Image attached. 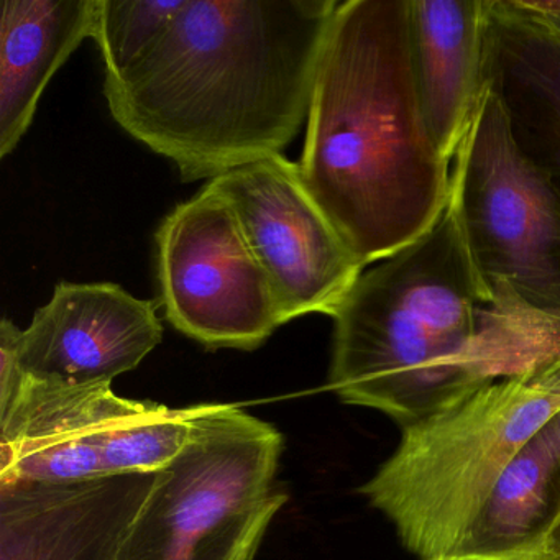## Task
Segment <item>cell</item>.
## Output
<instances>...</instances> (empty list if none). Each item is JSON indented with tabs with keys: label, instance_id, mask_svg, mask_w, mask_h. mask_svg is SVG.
<instances>
[{
	"label": "cell",
	"instance_id": "1",
	"mask_svg": "<svg viewBox=\"0 0 560 560\" xmlns=\"http://www.w3.org/2000/svg\"><path fill=\"white\" fill-rule=\"evenodd\" d=\"M339 0H183L159 40L104 81L110 116L185 183L281 155L307 120Z\"/></svg>",
	"mask_w": 560,
	"mask_h": 560
},
{
	"label": "cell",
	"instance_id": "2",
	"mask_svg": "<svg viewBox=\"0 0 560 560\" xmlns=\"http://www.w3.org/2000/svg\"><path fill=\"white\" fill-rule=\"evenodd\" d=\"M329 386L401 428L560 357V323L491 296L451 208L363 270L334 314Z\"/></svg>",
	"mask_w": 560,
	"mask_h": 560
},
{
	"label": "cell",
	"instance_id": "3",
	"mask_svg": "<svg viewBox=\"0 0 560 560\" xmlns=\"http://www.w3.org/2000/svg\"><path fill=\"white\" fill-rule=\"evenodd\" d=\"M300 165L363 267L415 242L451 198L419 100L409 0H343L324 40Z\"/></svg>",
	"mask_w": 560,
	"mask_h": 560
},
{
	"label": "cell",
	"instance_id": "4",
	"mask_svg": "<svg viewBox=\"0 0 560 560\" xmlns=\"http://www.w3.org/2000/svg\"><path fill=\"white\" fill-rule=\"evenodd\" d=\"M560 412V357L481 386L402 428L395 454L362 487L419 559L460 549L497 481Z\"/></svg>",
	"mask_w": 560,
	"mask_h": 560
},
{
	"label": "cell",
	"instance_id": "5",
	"mask_svg": "<svg viewBox=\"0 0 560 560\" xmlns=\"http://www.w3.org/2000/svg\"><path fill=\"white\" fill-rule=\"evenodd\" d=\"M283 438L234 405H198L185 447L156 471L117 560H254L288 501Z\"/></svg>",
	"mask_w": 560,
	"mask_h": 560
},
{
	"label": "cell",
	"instance_id": "6",
	"mask_svg": "<svg viewBox=\"0 0 560 560\" xmlns=\"http://www.w3.org/2000/svg\"><path fill=\"white\" fill-rule=\"evenodd\" d=\"M448 208L491 296L560 323V191L516 149L487 88L454 156Z\"/></svg>",
	"mask_w": 560,
	"mask_h": 560
},
{
	"label": "cell",
	"instance_id": "7",
	"mask_svg": "<svg viewBox=\"0 0 560 560\" xmlns=\"http://www.w3.org/2000/svg\"><path fill=\"white\" fill-rule=\"evenodd\" d=\"M196 411L122 398L110 385H47L24 376L0 408V483L153 474L185 447Z\"/></svg>",
	"mask_w": 560,
	"mask_h": 560
},
{
	"label": "cell",
	"instance_id": "8",
	"mask_svg": "<svg viewBox=\"0 0 560 560\" xmlns=\"http://www.w3.org/2000/svg\"><path fill=\"white\" fill-rule=\"evenodd\" d=\"M166 320L206 349L255 350L283 326L273 288L237 215L208 185L156 231Z\"/></svg>",
	"mask_w": 560,
	"mask_h": 560
},
{
	"label": "cell",
	"instance_id": "9",
	"mask_svg": "<svg viewBox=\"0 0 560 560\" xmlns=\"http://www.w3.org/2000/svg\"><path fill=\"white\" fill-rule=\"evenodd\" d=\"M209 183L237 215L284 324L313 313L334 317L365 267L307 191L300 165L275 155Z\"/></svg>",
	"mask_w": 560,
	"mask_h": 560
},
{
	"label": "cell",
	"instance_id": "10",
	"mask_svg": "<svg viewBox=\"0 0 560 560\" xmlns=\"http://www.w3.org/2000/svg\"><path fill=\"white\" fill-rule=\"evenodd\" d=\"M159 306L119 284L61 281L22 332V373L47 385H110L162 342Z\"/></svg>",
	"mask_w": 560,
	"mask_h": 560
},
{
	"label": "cell",
	"instance_id": "11",
	"mask_svg": "<svg viewBox=\"0 0 560 560\" xmlns=\"http://www.w3.org/2000/svg\"><path fill=\"white\" fill-rule=\"evenodd\" d=\"M155 477L0 483V560H117Z\"/></svg>",
	"mask_w": 560,
	"mask_h": 560
},
{
	"label": "cell",
	"instance_id": "12",
	"mask_svg": "<svg viewBox=\"0 0 560 560\" xmlns=\"http://www.w3.org/2000/svg\"><path fill=\"white\" fill-rule=\"evenodd\" d=\"M483 84L516 149L560 191V35L514 0H487Z\"/></svg>",
	"mask_w": 560,
	"mask_h": 560
},
{
	"label": "cell",
	"instance_id": "13",
	"mask_svg": "<svg viewBox=\"0 0 560 560\" xmlns=\"http://www.w3.org/2000/svg\"><path fill=\"white\" fill-rule=\"evenodd\" d=\"M487 0H409L412 70L425 122L454 160L485 93Z\"/></svg>",
	"mask_w": 560,
	"mask_h": 560
},
{
	"label": "cell",
	"instance_id": "14",
	"mask_svg": "<svg viewBox=\"0 0 560 560\" xmlns=\"http://www.w3.org/2000/svg\"><path fill=\"white\" fill-rule=\"evenodd\" d=\"M97 0H4L0 21V159L27 133L45 88L86 38Z\"/></svg>",
	"mask_w": 560,
	"mask_h": 560
},
{
	"label": "cell",
	"instance_id": "15",
	"mask_svg": "<svg viewBox=\"0 0 560 560\" xmlns=\"http://www.w3.org/2000/svg\"><path fill=\"white\" fill-rule=\"evenodd\" d=\"M557 415L508 465L457 552L514 557L542 546L560 520Z\"/></svg>",
	"mask_w": 560,
	"mask_h": 560
},
{
	"label": "cell",
	"instance_id": "16",
	"mask_svg": "<svg viewBox=\"0 0 560 560\" xmlns=\"http://www.w3.org/2000/svg\"><path fill=\"white\" fill-rule=\"evenodd\" d=\"M183 0H97L93 40L106 78L126 73L159 40L182 9Z\"/></svg>",
	"mask_w": 560,
	"mask_h": 560
},
{
	"label": "cell",
	"instance_id": "17",
	"mask_svg": "<svg viewBox=\"0 0 560 560\" xmlns=\"http://www.w3.org/2000/svg\"><path fill=\"white\" fill-rule=\"evenodd\" d=\"M24 329L15 326L9 317L0 324V408H5L18 395L24 373L19 363V349Z\"/></svg>",
	"mask_w": 560,
	"mask_h": 560
},
{
	"label": "cell",
	"instance_id": "18",
	"mask_svg": "<svg viewBox=\"0 0 560 560\" xmlns=\"http://www.w3.org/2000/svg\"><path fill=\"white\" fill-rule=\"evenodd\" d=\"M514 4L560 35V0H514Z\"/></svg>",
	"mask_w": 560,
	"mask_h": 560
},
{
	"label": "cell",
	"instance_id": "19",
	"mask_svg": "<svg viewBox=\"0 0 560 560\" xmlns=\"http://www.w3.org/2000/svg\"><path fill=\"white\" fill-rule=\"evenodd\" d=\"M516 560H560V550L550 546V544L544 542L542 546L530 550V552L521 553L516 557Z\"/></svg>",
	"mask_w": 560,
	"mask_h": 560
},
{
	"label": "cell",
	"instance_id": "20",
	"mask_svg": "<svg viewBox=\"0 0 560 560\" xmlns=\"http://www.w3.org/2000/svg\"><path fill=\"white\" fill-rule=\"evenodd\" d=\"M517 556L514 557H493V556H478V553H464L455 552L451 556L439 557L434 560H516Z\"/></svg>",
	"mask_w": 560,
	"mask_h": 560
},
{
	"label": "cell",
	"instance_id": "21",
	"mask_svg": "<svg viewBox=\"0 0 560 560\" xmlns=\"http://www.w3.org/2000/svg\"><path fill=\"white\" fill-rule=\"evenodd\" d=\"M544 542L550 544V546L560 550V520L557 521L556 526L552 527V530H550L549 536H547Z\"/></svg>",
	"mask_w": 560,
	"mask_h": 560
},
{
	"label": "cell",
	"instance_id": "22",
	"mask_svg": "<svg viewBox=\"0 0 560 560\" xmlns=\"http://www.w3.org/2000/svg\"><path fill=\"white\" fill-rule=\"evenodd\" d=\"M557 421H559V429H560V412L557 415Z\"/></svg>",
	"mask_w": 560,
	"mask_h": 560
}]
</instances>
